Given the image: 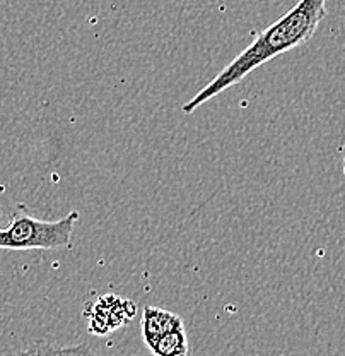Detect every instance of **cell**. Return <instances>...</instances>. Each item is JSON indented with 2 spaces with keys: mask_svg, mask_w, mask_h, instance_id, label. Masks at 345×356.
Segmentation results:
<instances>
[{
  "mask_svg": "<svg viewBox=\"0 0 345 356\" xmlns=\"http://www.w3.org/2000/svg\"><path fill=\"white\" fill-rule=\"evenodd\" d=\"M325 16L326 0H299L279 21L260 33L246 50L241 51L231 64L226 65L222 72L214 77L202 91L196 92L190 102L185 103L181 110L185 113H194L199 106L221 95L228 88L235 86L265 62L308 43Z\"/></svg>",
  "mask_w": 345,
  "mask_h": 356,
  "instance_id": "obj_1",
  "label": "cell"
},
{
  "mask_svg": "<svg viewBox=\"0 0 345 356\" xmlns=\"http://www.w3.org/2000/svg\"><path fill=\"white\" fill-rule=\"evenodd\" d=\"M344 175H345V158H344Z\"/></svg>",
  "mask_w": 345,
  "mask_h": 356,
  "instance_id": "obj_6",
  "label": "cell"
},
{
  "mask_svg": "<svg viewBox=\"0 0 345 356\" xmlns=\"http://www.w3.org/2000/svg\"><path fill=\"white\" fill-rule=\"evenodd\" d=\"M135 315V305L128 300L118 298L115 295L101 296L92 307L89 317V331L105 334L115 331L120 325L127 324Z\"/></svg>",
  "mask_w": 345,
  "mask_h": 356,
  "instance_id": "obj_3",
  "label": "cell"
},
{
  "mask_svg": "<svg viewBox=\"0 0 345 356\" xmlns=\"http://www.w3.org/2000/svg\"><path fill=\"white\" fill-rule=\"evenodd\" d=\"M79 213L72 211L58 221H42L19 207L7 228H0V248L6 250H35V248H67L72 240Z\"/></svg>",
  "mask_w": 345,
  "mask_h": 356,
  "instance_id": "obj_2",
  "label": "cell"
},
{
  "mask_svg": "<svg viewBox=\"0 0 345 356\" xmlns=\"http://www.w3.org/2000/svg\"><path fill=\"white\" fill-rule=\"evenodd\" d=\"M151 351L158 356H178L188 353V341L183 327H178L174 331L166 332L165 336L159 337L151 348Z\"/></svg>",
  "mask_w": 345,
  "mask_h": 356,
  "instance_id": "obj_5",
  "label": "cell"
},
{
  "mask_svg": "<svg viewBox=\"0 0 345 356\" xmlns=\"http://www.w3.org/2000/svg\"><path fill=\"white\" fill-rule=\"evenodd\" d=\"M178 327H183V321L180 315L173 312L158 309V307H146L142 314V337L146 346H154L155 341L166 332L174 331Z\"/></svg>",
  "mask_w": 345,
  "mask_h": 356,
  "instance_id": "obj_4",
  "label": "cell"
}]
</instances>
